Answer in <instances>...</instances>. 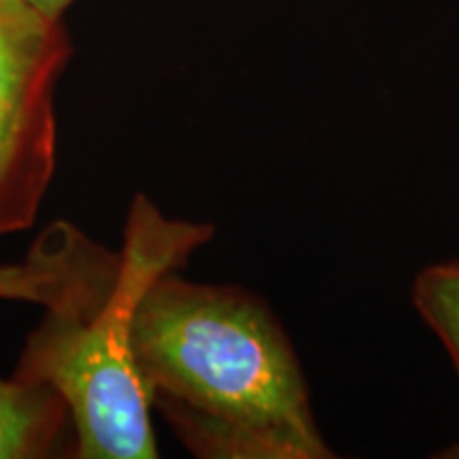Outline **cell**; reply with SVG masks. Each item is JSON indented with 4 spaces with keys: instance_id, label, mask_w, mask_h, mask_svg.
<instances>
[{
    "instance_id": "cell-2",
    "label": "cell",
    "mask_w": 459,
    "mask_h": 459,
    "mask_svg": "<svg viewBox=\"0 0 459 459\" xmlns=\"http://www.w3.org/2000/svg\"><path fill=\"white\" fill-rule=\"evenodd\" d=\"M209 223L166 217L134 196L119 266L57 308H48L28 338L17 378L54 387L71 411L79 459L158 457L152 402L134 364V321L160 277L177 273L213 238Z\"/></svg>"
},
{
    "instance_id": "cell-8",
    "label": "cell",
    "mask_w": 459,
    "mask_h": 459,
    "mask_svg": "<svg viewBox=\"0 0 459 459\" xmlns=\"http://www.w3.org/2000/svg\"><path fill=\"white\" fill-rule=\"evenodd\" d=\"M28 3L34 4V7L41 11L43 15H48L49 20L62 22V15H65V11L71 7L73 0H28Z\"/></svg>"
},
{
    "instance_id": "cell-5",
    "label": "cell",
    "mask_w": 459,
    "mask_h": 459,
    "mask_svg": "<svg viewBox=\"0 0 459 459\" xmlns=\"http://www.w3.org/2000/svg\"><path fill=\"white\" fill-rule=\"evenodd\" d=\"M68 423L71 411L54 387L0 378V459L56 455Z\"/></svg>"
},
{
    "instance_id": "cell-7",
    "label": "cell",
    "mask_w": 459,
    "mask_h": 459,
    "mask_svg": "<svg viewBox=\"0 0 459 459\" xmlns=\"http://www.w3.org/2000/svg\"><path fill=\"white\" fill-rule=\"evenodd\" d=\"M48 187L0 153V237L32 226Z\"/></svg>"
},
{
    "instance_id": "cell-4",
    "label": "cell",
    "mask_w": 459,
    "mask_h": 459,
    "mask_svg": "<svg viewBox=\"0 0 459 459\" xmlns=\"http://www.w3.org/2000/svg\"><path fill=\"white\" fill-rule=\"evenodd\" d=\"M113 251L66 221L45 230L20 264H0V298L57 308L105 271Z\"/></svg>"
},
{
    "instance_id": "cell-1",
    "label": "cell",
    "mask_w": 459,
    "mask_h": 459,
    "mask_svg": "<svg viewBox=\"0 0 459 459\" xmlns=\"http://www.w3.org/2000/svg\"><path fill=\"white\" fill-rule=\"evenodd\" d=\"M132 349L152 409L196 455L332 457L300 361L260 298L169 273L143 298Z\"/></svg>"
},
{
    "instance_id": "cell-3",
    "label": "cell",
    "mask_w": 459,
    "mask_h": 459,
    "mask_svg": "<svg viewBox=\"0 0 459 459\" xmlns=\"http://www.w3.org/2000/svg\"><path fill=\"white\" fill-rule=\"evenodd\" d=\"M66 56L60 22L28 0H0V153L48 186L56 166L54 83Z\"/></svg>"
},
{
    "instance_id": "cell-6",
    "label": "cell",
    "mask_w": 459,
    "mask_h": 459,
    "mask_svg": "<svg viewBox=\"0 0 459 459\" xmlns=\"http://www.w3.org/2000/svg\"><path fill=\"white\" fill-rule=\"evenodd\" d=\"M412 304L443 341L459 372V264L423 268L412 285Z\"/></svg>"
}]
</instances>
